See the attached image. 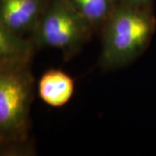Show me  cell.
Listing matches in <instances>:
<instances>
[{
  "instance_id": "ba28073f",
  "label": "cell",
  "mask_w": 156,
  "mask_h": 156,
  "mask_svg": "<svg viewBox=\"0 0 156 156\" xmlns=\"http://www.w3.org/2000/svg\"><path fill=\"white\" fill-rule=\"evenodd\" d=\"M154 0H120V3L137 7H153Z\"/></svg>"
},
{
  "instance_id": "277c9868",
  "label": "cell",
  "mask_w": 156,
  "mask_h": 156,
  "mask_svg": "<svg viewBox=\"0 0 156 156\" xmlns=\"http://www.w3.org/2000/svg\"><path fill=\"white\" fill-rule=\"evenodd\" d=\"M50 0H0V23L21 37L33 32Z\"/></svg>"
},
{
  "instance_id": "8992f818",
  "label": "cell",
  "mask_w": 156,
  "mask_h": 156,
  "mask_svg": "<svg viewBox=\"0 0 156 156\" xmlns=\"http://www.w3.org/2000/svg\"><path fill=\"white\" fill-rule=\"evenodd\" d=\"M34 50L30 38L15 34L0 23V67L31 61Z\"/></svg>"
},
{
  "instance_id": "7a4b0ae2",
  "label": "cell",
  "mask_w": 156,
  "mask_h": 156,
  "mask_svg": "<svg viewBox=\"0 0 156 156\" xmlns=\"http://www.w3.org/2000/svg\"><path fill=\"white\" fill-rule=\"evenodd\" d=\"M155 28L153 7L120 3L101 28V67L115 69L134 62L147 50Z\"/></svg>"
},
{
  "instance_id": "6da1fadb",
  "label": "cell",
  "mask_w": 156,
  "mask_h": 156,
  "mask_svg": "<svg viewBox=\"0 0 156 156\" xmlns=\"http://www.w3.org/2000/svg\"><path fill=\"white\" fill-rule=\"evenodd\" d=\"M31 61L0 67V154L30 153V113L33 100Z\"/></svg>"
},
{
  "instance_id": "5b68a950",
  "label": "cell",
  "mask_w": 156,
  "mask_h": 156,
  "mask_svg": "<svg viewBox=\"0 0 156 156\" xmlns=\"http://www.w3.org/2000/svg\"><path fill=\"white\" fill-rule=\"evenodd\" d=\"M40 98L47 105L58 108L65 105L74 93V81L66 73L50 69L40 78L37 85Z\"/></svg>"
},
{
  "instance_id": "3957f363",
  "label": "cell",
  "mask_w": 156,
  "mask_h": 156,
  "mask_svg": "<svg viewBox=\"0 0 156 156\" xmlns=\"http://www.w3.org/2000/svg\"><path fill=\"white\" fill-rule=\"evenodd\" d=\"M93 30L69 0H50L30 38L35 49H55L70 57L88 42Z\"/></svg>"
},
{
  "instance_id": "52a82bcc",
  "label": "cell",
  "mask_w": 156,
  "mask_h": 156,
  "mask_svg": "<svg viewBox=\"0 0 156 156\" xmlns=\"http://www.w3.org/2000/svg\"><path fill=\"white\" fill-rule=\"evenodd\" d=\"M79 15L89 23L93 30L103 27L120 0H69Z\"/></svg>"
}]
</instances>
